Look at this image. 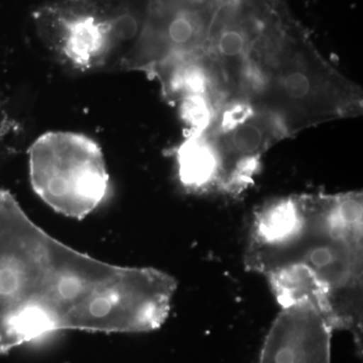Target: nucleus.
<instances>
[{
	"label": "nucleus",
	"instance_id": "nucleus-4",
	"mask_svg": "<svg viewBox=\"0 0 363 363\" xmlns=\"http://www.w3.org/2000/svg\"><path fill=\"white\" fill-rule=\"evenodd\" d=\"M152 0H59L33 13L40 39L80 73L123 71L149 20Z\"/></svg>",
	"mask_w": 363,
	"mask_h": 363
},
{
	"label": "nucleus",
	"instance_id": "nucleus-5",
	"mask_svg": "<svg viewBox=\"0 0 363 363\" xmlns=\"http://www.w3.org/2000/svg\"><path fill=\"white\" fill-rule=\"evenodd\" d=\"M285 138L264 109L242 100L227 102L177 150L179 179L189 191L240 195L253 183L264 155Z\"/></svg>",
	"mask_w": 363,
	"mask_h": 363
},
{
	"label": "nucleus",
	"instance_id": "nucleus-9",
	"mask_svg": "<svg viewBox=\"0 0 363 363\" xmlns=\"http://www.w3.org/2000/svg\"><path fill=\"white\" fill-rule=\"evenodd\" d=\"M333 328L309 303L281 307L264 339L259 363H331Z\"/></svg>",
	"mask_w": 363,
	"mask_h": 363
},
{
	"label": "nucleus",
	"instance_id": "nucleus-7",
	"mask_svg": "<svg viewBox=\"0 0 363 363\" xmlns=\"http://www.w3.org/2000/svg\"><path fill=\"white\" fill-rule=\"evenodd\" d=\"M30 183L55 211L85 218L109 193L102 150L92 138L70 131L40 135L30 149Z\"/></svg>",
	"mask_w": 363,
	"mask_h": 363
},
{
	"label": "nucleus",
	"instance_id": "nucleus-2",
	"mask_svg": "<svg viewBox=\"0 0 363 363\" xmlns=\"http://www.w3.org/2000/svg\"><path fill=\"white\" fill-rule=\"evenodd\" d=\"M281 307L309 303L333 330L363 338V196L301 194L267 202L255 215L245 255Z\"/></svg>",
	"mask_w": 363,
	"mask_h": 363
},
{
	"label": "nucleus",
	"instance_id": "nucleus-8",
	"mask_svg": "<svg viewBox=\"0 0 363 363\" xmlns=\"http://www.w3.org/2000/svg\"><path fill=\"white\" fill-rule=\"evenodd\" d=\"M222 0H152L149 20L123 71L152 78L162 67L203 52Z\"/></svg>",
	"mask_w": 363,
	"mask_h": 363
},
{
	"label": "nucleus",
	"instance_id": "nucleus-6",
	"mask_svg": "<svg viewBox=\"0 0 363 363\" xmlns=\"http://www.w3.org/2000/svg\"><path fill=\"white\" fill-rule=\"evenodd\" d=\"M294 20L285 0H222L205 52L220 73L228 102L252 99L269 55Z\"/></svg>",
	"mask_w": 363,
	"mask_h": 363
},
{
	"label": "nucleus",
	"instance_id": "nucleus-3",
	"mask_svg": "<svg viewBox=\"0 0 363 363\" xmlns=\"http://www.w3.org/2000/svg\"><path fill=\"white\" fill-rule=\"evenodd\" d=\"M248 102L271 114L288 138L328 121L362 116L363 94L320 54L295 18L269 55Z\"/></svg>",
	"mask_w": 363,
	"mask_h": 363
},
{
	"label": "nucleus",
	"instance_id": "nucleus-1",
	"mask_svg": "<svg viewBox=\"0 0 363 363\" xmlns=\"http://www.w3.org/2000/svg\"><path fill=\"white\" fill-rule=\"evenodd\" d=\"M176 290L166 272L113 266L55 240L0 189V357L52 332L156 330Z\"/></svg>",
	"mask_w": 363,
	"mask_h": 363
}]
</instances>
